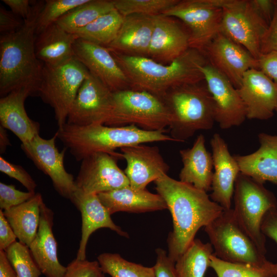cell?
Segmentation results:
<instances>
[{"label":"cell","mask_w":277,"mask_h":277,"mask_svg":"<svg viewBox=\"0 0 277 277\" xmlns=\"http://www.w3.org/2000/svg\"><path fill=\"white\" fill-rule=\"evenodd\" d=\"M43 202L41 194L37 193L25 203L3 211L19 242L28 247L38 230Z\"/></svg>","instance_id":"obj_30"},{"label":"cell","mask_w":277,"mask_h":277,"mask_svg":"<svg viewBox=\"0 0 277 277\" xmlns=\"http://www.w3.org/2000/svg\"><path fill=\"white\" fill-rule=\"evenodd\" d=\"M268 26L248 0H226L220 32L242 46L258 60Z\"/></svg>","instance_id":"obj_11"},{"label":"cell","mask_w":277,"mask_h":277,"mask_svg":"<svg viewBox=\"0 0 277 277\" xmlns=\"http://www.w3.org/2000/svg\"><path fill=\"white\" fill-rule=\"evenodd\" d=\"M89 0H46L38 15L36 35L56 22L70 10Z\"/></svg>","instance_id":"obj_38"},{"label":"cell","mask_w":277,"mask_h":277,"mask_svg":"<svg viewBox=\"0 0 277 277\" xmlns=\"http://www.w3.org/2000/svg\"><path fill=\"white\" fill-rule=\"evenodd\" d=\"M233 196L232 209L236 219L265 255L266 236L262 232L261 224L265 214L277 208L276 197L263 184L241 172L236 180Z\"/></svg>","instance_id":"obj_9"},{"label":"cell","mask_w":277,"mask_h":277,"mask_svg":"<svg viewBox=\"0 0 277 277\" xmlns=\"http://www.w3.org/2000/svg\"><path fill=\"white\" fill-rule=\"evenodd\" d=\"M204 230L217 258L260 267L270 263L238 222L232 209L224 210Z\"/></svg>","instance_id":"obj_7"},{"label":"cell","mask_w":277,"mask_h":277,"mask_svg":"<svg viewBox=\"0 0 277 277\" xmlns=\"http://www.w3.org/2000/svg\"><path fill=\"white\" fill-rule=\"evenodd\" d=\"M11 11L24 20L28 18L32 12V5L28 0H3Z\"/></svg>","instance_id":"obj_49"},{"label":"cell","mask_w":277,"mask_h":277,"mask_svg":"<svg viewBox=\"0 0 277 277\" xmlns=\"http://www.w3.org/2000/svg\"><path fill=\"white\" fill-rule=\"evenodd\" d=\"M180 0H112L114 8L123 16L138 14L150 16L162 14Z\"/></svg>","instance_id":"obj_37"},{"label":"cell","mask_w":277,"mask_h":277,"mask_svg":"<svg viewBox=\"0 0 277 277\" xmlns=\"http://www.w3.org/2000/svg\"><path fill=\"white\" fill-rule=\"evenodd\" d=\"M0 171L20 182L28 191L35 193L36 183L21 166L10 163L0 156Z\"/></svg>","instance_id":"obj_41"},{"label":"cell","mask_w":277,"mask_h":277,"mask_svg":"<svg viewBox=\"0 0 277 277\" xmlns=\"http://www.w3.org/2000/svg\"><path fill=\"white\" fill-rule=\"evenodd\" d=\"M33 95L31 90L21 88L12 91L0 99V123L12 131L21 141L27 143L39 134L40 125L28 115L24 103Z\"/></svg>","instance_id":"obj_25"},{"label":"cell","mask_w":277,"mask_h":277,"mask_svg":"<svg viewBox=\"0 0 277 277\" xmlns=\"http://www.w3.org/2000/svg\"><path fill=\"white\" fill-rule=\"evenodd\" d=\"M154 26L148 57L159 63H171L189 48L190 34L174 17L153 16Z\"/></svg>","instance_id":"obj_20"},{"label":"cell","mask_w":277,"mask_h":277,"mask_svg":"<svg viewBox=\"0 0 277 277\" xmlns=\"http://www.w3.org/2000/svg\"><path fill=\"white\" fill-rule=\"evenodd\" d=\"M97 195L111 215L119 211L141 213L168 209L161 195L146 189H135L128 186Z\"/></svg>","instance_id":"obj_28"},{"label":"cell","mask_w":277,"mask_h":277,"mask_svg":"<svg viewBox=\"0 0 277 277\" xmlns=\"http://www.w3.org/2000/svg\"><path fill=\"white\" fill-rule=\"evenodd\" d=\"M270 263L260 267L249 264L230 263L223 261L213 253L210 257L209 267L217 277H273Z\"/></svg>","instance_id":"obj_35"},{"label":"cell","mask_w":277,"mask_h":277,"mask_svg":"<svg viewBox=\"0 0 277 277\" xmlns=\"http://www.w3.org/2000/svg\"><path fill=\"white\" fill-rule=\"evenodd\" d=\"M98 261L75 259L66 267L63 277H105Z\"/></svg>","instance_id":"obj_40"},{"label":"cell","mask_w":277,"mask_h":277,"mask_svg":"<svg viewBox=\"0 0 277 277\" xmlns=\"http://www.w3.org/2000/svg\"><path fill=\"white\" fill-rule=\"evenodd\" d=\"M82 215V234L76 259L86 260V249L91 234L101 228H107L118 234L128 238L127 232L116 225L97 194L86 193L76 189L70 200Z\"/></svg>","instance_id":"obj_22"},{"label":"cell","mask_w":277,"mask_h":277,"mask_svg":"<svg viewBox=\"0 0 277 277\" xmlns=\"http://www.w3.org/2000/svg\"><path fill=\"white\" fill-rule=\"evenodd\" d=\"M153 26V16L134 14L124 16L115 38L106 47L125 55L147 57Z\"/></svg>","instance_id":"obj_24"},{"label":"cell","mask_w":277,"mask_h":277,"mask_svg":"<svg viewBox=\"0 0 277 277\" xmlns=\"http://www.w3.org/2000/svg\"><path fill=\"white\" fill-rule=\"evenodd\" d=\"M261 230L265 236L277 243V208L271 209L265 214L262 220ZM271 271L273 276L277 277V263H272Z\"/></svg>","instance_id":"obj_42"},{"label":"cell","mask_w":277,"mask_h":277,"mask_svg":"<svg viewBox=\"0 0 277 277\" xmlns=\"http://www.w3.org/2000/svg\"><path fill=\"white\" fill-rule=\"evenodd\" d=\"M213 253L210 243L195 239L175 262L177 277H204Z\"/></svg>","instance_id":"obj_31"},{"label":"cell","mask_w":277,"mask_h":277,"mask_svg":"<svg viewBox=\"0 0 277 277\" xmlns=\"http://www.w3.org/2000/svg\"><path fill=\"white\" fill-rule=\"evenodd\" d=\"M114 9L112 0H89L66 13L56 23L68 32L75 34Z\"/></svg>","instance_id":"obj_32"},{"label":"cell","mask_w":277,"mask_h":277,"mask_svg":"<svg viewBox=\"0 0 277 277\" xmlns=\"http://www.w3.org/2000/svg\"><path fill=\"white\" fill-rule=\"evenodd\" d=\"M113 107V92L90 73L80 87L67 123L76 126L106 125Z\"/></svg>","instance_id":"obj_13"},{"label":"cell","mask_w":277,"mask_h":277,"mask_svg":"<svg viewBox=\"0 0 277 277\" xmlns=\"http://www.w3.org/2000/svg\"><path fill=\"white\" fill-rule=\"evenodd\" d=\"M97 261L103 272L111 277H156L153 267L129 262L118 253L101 254Z\"/></svg>","instance_id":"obj_34"},{"label":"cell","mask_w":277,"mask_h":277,"mask_svg":"<svg viewBox=\"0 0 277 277\" xmlns=\"http://www.w3.org/2000/svg\"><path fill=\"white\" fill-rule=\"evenodd\" d=\"M122 158L127 166L124 172L129 186L135 189H145L151 182L167 174L169 166L157 146L143 144L120 148Z\"/></svg>","instance_id":"obj_19"},{"label":"cell","mask_w":277,"mask_h":277,"mask_svg":"<svg viewBox=\"0 0 277 277\" xmlns=\"http://www.w3.org/2000/svg\"><path fill=\"white\" fill-rule=\"evenodd\" d=\"M110 51L126 75L130 89L148 92L162 100L173 87L204 81L201 67L208 62L195 49L189 48L168 65L146 56Z\"/></svg>","instance_id":"obj_2"},{"label":"cell","mask_w":277,"mask_h":277,"mask_svg":"<svg viewBox=\"0 0 277 277\" xmlns=\"http://www.w3.org/2000/svg\"><path fill=\"white\" fill-rule=\"evenodd\" d=\"M250 2L258 14L269 25L273 16L276 1L250 0Z\"/></svg>","instance_id":"obj_48"},{"label":"cell","mask_w":277,"mask_h":277,"mask_svg":"<svg viewBox=\"0 0 277 277\" xmlns=\"http://www.w3.org/2000/svg\"><path fill=\"white\" fill-rule=\"evenodd\" d=\"M78 37L68 32L56 23L36 35L35 50L44 65L56 66L74 57L73 44Z\"/></svg>","instance_id":"obj_29"},{"label":"cell","mask_w":277,"mask_h":277,"mask_svg":"<svg viewBox=\"0 0 277 277\" xmlns=\"http://www.w3.org/2000/svg\"><path fill=\"white\" fill-rule=\"evenodd\" d=\"M226 0H183L162 14L177 18L187 26L190 48L201 52L220 32Z\"/></svg>","instance_id":"obj_10"},{"label":"cell","mask_w":277,"mask_h":277,"mask_svg":"<svg viewBox=\"0 0 277 277\" xmlns=\"http://www.w3.org/2000/svg\"><path fill=\"white\" fill-rule=\"evenodd\" d=\"M45 1H33L30 16L17 30L0 36V95L21 88L37 94L43 64L35 50L36 23Z\"/></svg>","instance_id":"obj_3"},{"label":"cell","mask_w":277,"mask_h":277,"mask_svg":"<svg viewBox=\"0 0 277 277\" xmlns=\"http://www.w3.org/2000/svg\"><path fill=\"white\" fill-rule=\"evenodd\" d=\"M165 132L145 130L133 124L109 126L93 124L80 126L66 123L58 127L56 133L75 160L81 161L95 152H105L122 158L121 153L115 151L116 149L147 143L174 141Z\"/></svg>","instance_id":"obj_4"},{"label":"cell","mask_w":277,"mask_h":277,"mask_svg":"<svg viewBox=\"0 0 277 277\" xmlns=\"http://www.w3.org/2000/svg\"><path fill=\"white\" fill-rule=\"evenodd\" d=\"M10 145L6 129L2 126H0V151L3 153L6 150L7 147Z\"/></svg>","instance_id":"obj_51"},{"label":"cell","mask_w":277,"mask_h":277,"mask_svg":"<svg viewBox=\"0 0 277 277\" xmlns=\"http://www.w3.org/2000/svg\"><path fill=\"white\" fill-rule=\"evenodd\" d=\"M258 139L260 146L256 151L234 155L240 172L262 184H277V135L260 133Z\"/></svg>","instance_id":"obj_26"},{"label":"cell","mask_w":277,"mask_h":277,"mask_svg":"<svg viewBox=\"0 0 277 277\" xmlns=\"http://www.w3.org/2000/svg\"><path fill=\"white\" fill-rule=\"evenodd\" d=\"M56 133L50 138L45 139L39 134L30 142L21 144L26 155L36 167L50 178L56 191L62 196L70 200L76 190L72 174L68 173L64 166L67 148L59 151L56 146Z\"/></svg>","instance_id":"obj_12"},{"label":"cell","mask_w":277,"mask_h":277,"mask_svg":"<svg viewBox=\"0 0 277 277\" xmlns=\"http://www.w3.org/2000/svg\"><path fill=\"white\" fill-rule=\"evenodd\" d=\"M157 255L155 264L153 266L156 277H177L175 271V263L161 248L155 250Z\"/></svg>","instance_id":"obj_44"},{"label":"cell","mask_w":277,"mask_h":277,"mask_svg":"<svg viewBox=\"0 0 277 277\" xmlns=\"http://www.w3.org/2000/svg\"><path fill=\"white\" fill-rule=\"evenodd\" d=\"M53 212L43 202L36 236L29 247L31 254L46 277H63L66 267L59 262L57 243L52 231Z\"/></svg>","instance_id":"obj_23"},{"label":"cell","mask_w":277,"mask_h":277,"mask_svg":"<svg viewBox=\"0 0 277 277\" xmlns=\"http://www.w3.org/2000/svg\"><path fill=\"white\" fill-rule=\"evenodd\" d=\"M24 20L8 11L3 7H0V32L1 34L14 32L20 28L23 25Z\"/></svg>","instance_id":"obj_45"},{"label":"cell","mask_w":277,"mask_h":277,"mask_svg":"<svg viewBox=\"0 0 277 277\" xmlns=\"http://www.w3.org/2000/svg\"><path fill=\"white\" fill-rule=\"evenodd\" d=\"M183 167L180 181L208 192L211 189L213 163L212 154L206 147L205 138L199 135L191 148L180 150Z\"/></svg>","instance_id":"obj_27"},{"label":"cell","mask_w":277,"mask_h":277,"mask_svg":"<svg viewBox=\"0 0 277 277\" xmlns=\"http://www.w3.org/2000/svg\"><path fill=\"white\" fill-rule=\"evenodd\" d=\"M201 70L213 102L215 122L223 129L241 125L247 118L246 110L236 88L208 62Z\"/></svg>","instance_id":"obj_14"},{"label":"cell","mask_w":277,"mask_h":277,"mask_svg":"<svg viewBox=\"0 0 277 277\" xmlns=\"http://www.w3.org/2000/svg\"><path fill=\"white\" fill-rule=\"evenodd\" d=\"M202 53L208 63L226 76L236 89L241 86L247 71L259 68L258 60L221 32L205 47Z\"/></svg>","instance_id":"obj_15"},{"label":"cell","mask_w":277,"mask_h":277,"mask_svg":"<svg viewBox=\"0 0 277 277\" xmlns=\"http://www.w3.org/2000/svg\"><path fill=\"white\" fill-rule=\"evenodd\" d=\"M258 62L259 69L277 85V51L261 54Z\"/></svg>","instance_id":"obj_46"},{"label":"cell","mask_w":277,"mask_h":277,"mask_svg":"<svg viewBox=\"0 0 277 277\" xmlns=\"http://www.w3.org/2000/svg\"><path fill=\"white\" fill-rule=\"evenodd\" d=\"M276 112H277V107H276Z\"/></svg>","instance_id":"obj_52"},{"label":"cell","mask_w":277,"mask_h":277,"mask_svg":"<svg viewBox=\"0 0 277 277\" xmlns=\"http://www.w3.org/2000/svg\"><path fill=\"white\" fill-rule=\"evenodd\" d=\"M36 193L17 190L13 185L0 183V209L5 210L21 205L32 197Z\"/></svg>","instance_id":"obj_39"},{"label":"cell","mask_w":277,"mask_h":277,"mask_svg":"<svg viewBox=\"0 0 277 277\" xmlns=\"http://www.w3.org/2000/svg\"><path fill=\"white\" fill-rule=\"evenodd\" d=\"M89 74L74 57L56 66L43 64L37 95L53 108L58 127L66 123L78 90Z\"/></svg>","instance_id":"obj_8"},{"label":"cell","mask_w":277,"mask_h":277,"mask_svg":"<svg viewBox=\"0 0 277 277\" xmlns=\"http://www.w3.org/2000/svg\"><path fill=\"white\" fill-rule=\"evenodd\" d=\"M5 251L16 277H40L42 274L25 244L16 241Z\"/></svg>","instance_id":"obj_36"},{"label":"cell","mask_w":277,"mask_h":277,"mask_svg":"<svg viewBox=\"0 0 277 277\" xmlns=\"http://www.w3.org/2000/svg\"><path fill=\"white\" fill-rule=\"evenodd\" d=\"M0 277H16L4 250H0Z\"/></svg>","instance_id":"obj_50"},{"label":"cell","mask_w":277,"mask_h":277,"mask_svg":"<svg viewBox=\"0 0 277 277\" xmlns=\"http://www.w3.org/2000/svg\"><path fill=\"white\" fill-rule=\"evenodd\" d=\"M171 120L162 98L146 91L128 89L113 92L112 109L106 125L133 124L145 130L165 131Z\"/></svg>","instance_id":"obj_6"},{"label":"cell","mask_w":277,"mask_h":277,"mask_svg":"<svg viewBox=\"0 0 277 277\" xmlns=\"http://www.w3.org/2000/svg\"><path fill=\"white\" fill-rule=\"evenodd\" d=\"M173 221L168 236V257L174 263L195 239L198 230L218 217L224 209L207 192L164 174L155 182Z\"/></svg>","instance_id":"obj_1"},{"label":"cell","mask_w":277,"mask_h":277,"mask_svg":"<svg viewBox=\"0 0 277 277\" xmlns=\"http://www.w3.org/2000/svg\"><path fill=\"white\" fill-rule=\"evenodd\" d=\"M73 48L74 57L111 91L130 89L126 75L108 48L78 38Z\"/></svg>","instance_id":"obj_17"},{"label":"cell","mask_w":277,"mask_h":277,"mask_svg":"<svg viewBox=\"0 0 277 277\" xmlns=\"http://www.w3.org/2000/svg\"><path fill=\"white\" fill-rule=\"evenodd\" d=\"M17 236L6 219L3 210L0 209V250L5 251L15 243Z\"/></svg>","instance_id":"obj_47"},{"label":"cell","mask_w":277,"mask_h":277,"mask_svg":"<svg viewBox=\"0 0 277 277\" xmlns=\"http://www.w3.org/2000/svg\"><path fill=\"white\" fill-rule=\"evenodd\" d=\"M261 54L277 51V1L273 16L261 42Z\"/></svg>","instance_id":"obj_43"},{"label":"cell","mask_w":277,"mask_h":277,"mask_svg":"<svg viewBox=\"0 0 277 277\" xmlns=\"http://www.w3.org/2000/svg\"><path fill=\"white\" fill-rule=\"evenodd\" d=\"M75 183L77 189L97 194L129 186L115 157L101 152L92 153L81 161Z\"/></svg>","instance_id":"obj_16"},{"label":"cell","mask_w":277,"mask_h":277,"mask_svg":"<svg viewBox=\"0 0 277 277\" xmlns=\"http://www.w3.org/2000/svg\"><path fill=\"white\" fill-rule=\"evenodd\" d=\"M123 19L124 16L114 9L75 34L78 38L107 47L115 38Z\"/></svg>","instance_id":"obj_33"},{"label":"cell","mask_w":277,"mask_h":277,"mask_svg":"<svg viewBox=\"0 0 277 277\" xmlns=\"http://www.w3.org/2000/svg\"><path fill=\"white\" fill-rule=\"evenodd\" d=\"M171 115L170 136L183 142L199 130L213 126L214 108L206 85L187 84L170 89L163 98Z\"/></svg>","instance_id":"obj_5"},{"label":"cell","mask_w":277,"mask_h":277,"mask_svg":"<svg viewBox=\"0 0 277 277\" xmlns=\"http://www.w3.org/2000/svg\"><path fill=\"white\" fill-rule=\"evenodd\" d=\"M210 144L214 171L210 197L224 210H229L231 209L235 183L240 169L234 156L229 152L226 143L219 134L213 135Z\"/></svg>","instance_id":"obj_21"},{"label":"cell","mask_w":277,"mask_h":277,"mask_svg":"<svg viewBox=\"0 0 277 277\" xmlns=\"http://www.w3.org/2000/svg\"><path fill=\"white\" fill-rule=\"evenodd\" d=\"M237 91L246 108L247 118H271L277 107V85L258 69L244 74Z\"/></svg>","instance_id":"obj_18"}]
</instances>
